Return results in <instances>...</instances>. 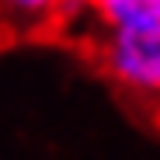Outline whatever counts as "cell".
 <instances>
[{"label": "cell", "instance_id": "obj_1", "mask_svg": "<svg viewBox=\"0 0 160 160\" xmlns=\"http://www.w3.org/2000/svg\"><path fill=\"white\" fill-rule=\"evenodd\" d=\"M98 63L112 87L125 98L160 104V24L101 32Z\"/></svg>", "mask_w": 160, "mask_h": 160}, {"label": "cell", "instance_id": "obj_2", "mask_svg": "<svg viewBox=\"0 0 160 160\" xmlns=\"http://www.w3.org/2000/svg\"><path fill=\"white\" fill-rule=\"evenodd\" d=\"M87 14L101 32L160 24V0H87Z\"/></svg>", "mask_w": 160, "mask_h": 160}, {"label": "cell", "instance_id": "obj_3", "mask_svg": "<svg viewBox=\"0 0 160 160\" xmlns=\"http://www.w3.org/2000/svg\"><path fill=\"white\" fill-rule=\"evenodd\" d=\"M0 11L24 24H42V21H70L73 14L87 11V0H0Z\"/></svg>", "mask_w": 160, "mask_h": 160}]
</instances>
